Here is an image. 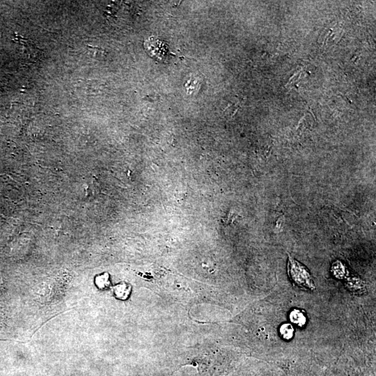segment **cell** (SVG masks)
I'll return each mask as SVG.
<instances>
[{
    "instance_id": "6da1fadb",
    "label": "cell",
    "mask_w": 376,
    "mask_h": 376,
    "mask_svg": "<svg viewBox=\"0 0 376 376\" xmlns=\"http://www.w3.org/2000/svg\"><path fill=\"white\" fill-rule=\"evenodd\" d=\"M288 273L291 280L302 289L314 291L316 289L314 280L308 270L290 255L289 257Z\"/></svg>"
},
{
    "instance_id": "7a4b0ae2",
    "label": "cell",
    "mask_w": 376,
    "mask_h": 376,
    "mask_svg": "<svg viewBox=\"0 0 376 376\" xmlns=\"http://www.w3.org/2000/svg\"><path fill=\"white\" fill-rule=\"evenodd\" d=\"M145 47L151 57L159 60L165 59L168 54V48L166 43L159 39H155L154 37H151L148 40L146 41Z\"/></svg>"
},
{
    "instance_id": "3957f363",
    "label": "cell",
    "mask_w": 376,
    "mask_h": 376,
    "mask_svg": "<svg viewBox=\"0 0 376 376\" xmlns=\"http://www.w3.org/2000/svg\"><path fill=\"white\" fill-rule=\"evenodd\" d=\"M131 287L128 284H120L114 288V293L116 298L120 300H127L131 293Z\"/></svg>"
},
{
    "instance_id": "277c9868",
    "label": "cell",
    "mask_w": 376,
    "mask_h": 376,
    "mask_svg": "<svg viewBox=\"0 0 376 376\" xmlns=\"http://www.w3.org/2000/svg\"><path fill=\"white\" fill-rule=\"evenodd\" d=\"M290 320L292 323L299 327H303L307 322L305 314L298 309H294L291 312Z\"/></svg>"
},
{
    "instance_id": "5b68a950",
    "label": "cell",
    "mask_w": 376,
    "mask_h": 376,
    "mask_svg": "<svg viewBox=\"0 0 376 376\" xmlns=\"http://www.w3.org/2000/svg\"><path fill=\"white\" fill-rule=\"evenodd\" d=\"M280 332L284 339L290 340L294 334V329L291 324L285 323L280 327Z\"/></svg>"
},
{
    "instance_id": "8992f818",
    "label": "cell",
    "mask_w": 376,
    "mask_h": 376,
    "mask_svg": "<svg viewBox=\"0 0 376 376\" xmlns=\"http://www.w3.org/2000/svg\"><path fill=\"white\" fill-rule=\"evenodd\" d=\"M97 286L100 289H107L108 287L110 285V282L109 280V277L107 274L102 275V276L98 277L96 280Z\"/></svg>"
},
{
    "instance_id": "52a82bcc",
    "label": "cell",
    "mask_w": 376,
    "mask_h": 376,
    "mask_svg": "<svg viewBox=\"0 0 376 376\" xmlns=\"http://www.w3.org/2000/svg\"><path fill=\"white\" fill-rule=\"evenodd\" d=\"M302 69H301V70H300V71H298V72H297V73H294V75H293V76H292V77H291L290 79H289V83H288V84H286V86H287L288 85V84H289V83H290V82H291V80H293V78H294V77H296V75H298V73H300V72L302 71Z\"/></svg>"
},
{
    "instance_id": "ba28073f",
    "label": "cell",
    "mask_w": 376,
    "mask_h": 376,
    "mask_svg": "<svg viewBox=\"0 0 376 376\" xmlns=\"http://www.w3.org/2000/svg\"><path fill=\"white\" fill-rule=\"evenodd\" d=\"M343 34H344V30H343V31H342V32H341V37H340V39H339V42L340 40H341V38H342V37H343Z\"/></svg>"
}]
</instances>
